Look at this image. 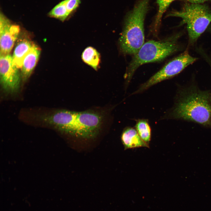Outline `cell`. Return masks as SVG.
I'll return each instance as SVG.
<instances>
[{
  "instance_id": "cell-10",
  "label": "cell",
  "mask_w": 211,
  "mask_h": 211,
  "mask_svg": "<svg viewBox=\"0 0 211 211\" xmlns=\"http://www.w3.org/2000/svg\"><path fill=\"white\" fill-rule=\"evenodd\" d=\"M40 49L34 44L25 57L21 68V78L24 81L30 77L39 58Z\"/></svg>"
},
{
  "instance_id": "cell-4",
  "label": "cell",
  "mask_w": 211,
  "mask_h": 211,
  "mask_svg": "<svg viewBox=\"0 0 211 211\" xmlns=\"http://www.w3.org/2000/svg\"><path fill=\"white\" fill-rule=\"evenodd\" d=\"M181 33L164 40H149L143 45L134 55L125 74L126 84L130 82L137 69L144 64L159 61L178 51L179 49L177 41Z\"/></svg>"
},
{
  "instance_id": "cell-3",
  "label": "cell",
  "mask_w": 211,
  "mask_h": 211,
  "mask_svg": "<svg viewBox=\"0 0 211 211\" xmlns=\"http://www.w3.org/2000/svg\"><path fill=\"white\" fill-rule=\"evenodd\" d=\"M168 117L194 121L211 127V105L209 93L192 90L178 100Z\"/></svg>"
},
{
  "instance_id": "cell-17",
  "label": "cell",
  "mask_w": 211,
  "mask_h": 211,
  "mask_svg": "<svg viewBox=\"0 0 211 211\" xmlns=\"http://www.w3.org/2000/svg\"><path fill=\"white\" fill-rule=\"evenodd\" d=\"M194 4H204V3L211 1V0H180Z\"/></svg>"
},
{
  "instance_id": "cell-6",
  "label": "cell",
  "mask_w": 211,
  "mask_h": 211,
  "mask_svg": "<svg viewBox=\"0 0 211 211\" xmlns=\"http://www.w3.org/2000/svg\"><path fill=\"white\" fill-rule=\"evenodd\" d=\"M197 58L185 51L166 64L160 70L141 84L133 94L141 93L152 86L177 75L188 66L194 63Z\"/></svg>"
},
{
  "instance_id": "cell-2",
  "label": "cell",
  "mask_w": 211,
  "mask_h": 211,
  "mask_svg": "<svg viewBox=\"0 0 211 211\" xmlns=\"http://www.w3.org/2000/svg\"><path fill=\"white\" fill-rule=\"evenodd\" d=\"M150 1L137 0L125 17L119 41L120 50L124 54L134 55L144 43V22Z\"/></svg>"
},
{
  "instance_id": "cell-15",
  "label": "cell",
  "mask_w": 211,
  "mask_h": 211,
  "mask_svg": "<svg viewBox=\"0 0 211 211\" xmlns=\"http://www.w3.org/2000/svg\"><path fill=\"white\" fill-rule=\"evenodd\" d=\"M176 0H156L158 10L154 23V29L157 32L160 25L163 15L171 4Z\"/></svg>"
},
{
  "instance_id": "cell-16",
  "label": "cell",
  "mask_w": 211,
  "mask_h": 211,
  "mask_svg": "<svg viewBox=\"0 0 211 211\" xmlns=\"http://www.w3.org/2000/svg\"><path fill=\"white\" fill-rule=\"evenodd\" d=\"M81 0H66V5L67 10L70 14L78 6Z\"/></svg>"
},
{
  "instance_id": "cell-8",
  "label": "cell",
  "mask_w": 211,
  "mask_h": 211,
  "mask_svg": "<svg viewBox=\"0 0 211 211\" xmlns=\"http://www.w3.org/2000/svg\"><path fill=\"white\" fill-rule=\"evenodd\" d=\"M20 31L19 25L11 24L9 20L1 12L0 55H5L9 54L18 37Z\"/></svg>"
},
{
  "instance_id": "cell-14",
  "label": "cell",
  "mask_w": 211,
  "mask_h": 211,
  "mask_svg": "<svg viewBox=\"0 0 211 211\" xmlns=\"http://www.w3.org/2000/svg\"><path fill=\"white\" fill-rule=\"evenodd\" d=\"M49 16L58 19L62 21H64L70 13L68 12L66 5V0L59 3L56 5L49 12Z\"/></svg>"
},
{
  "instance_id": "cell-13",
  "label": "cell",
  "mask_w": 211,
  "mask_h": 211,
  "mask_svg": "<svg viewBox=\"0 0 211 211\" xmlns=\"http://www.w3.org/2000/svg\"><path fill=\"white\" fill-rule=\"evenodd\" d=\"M135 129L141 138L149 146L152 137L151 129L148 120L141 119L136 122Z\"/></svg>"
},
{
  "instance_id": "cell-12",
  "label": "cell",
  "mask_w": 211,
  "mask_h": 211,
  "mask_svg": "<svg viewBox=\"0 0 211 211\" xmlns=\"http://www.w3.org/2000/svg\"><path fill=\"white\" fill-rule=\"evenodd\" d=\"M83 61L97 70L100 62V56L99 52L91 47H86L83 52L81 55Z\"/></svg>"
},
{
  "instance_id": "cell-5",
  "label": "cell",
  "mask_w": 211,
  "mask_h": 211,
  "mask_svg": "<svg viewBox=\"0 0 211 211\" xmlns=\"http://www.w3.org/2000/svg\"><path fill=\"white\" fill-rule=\"evenodd\" d=\"M167 16L180 18V25L186 24L189 42H195L211 22V7L204 4L186 3L180 10H173Z\"/></svg>"
},
{
  "instance_id": "cell-7",
  "label": "cell",
  "mask_w": 211,
  "mask_h": 211,
  "mask_svg": "<svg viewBox=\"0 0 211 211\" xmlns=\"http://www.w3.org/2000/svg\"><path fill=\"white\" fill-rule=\"evenodd\" d=\"M0 82L6 92L14 94L20 88L21 73L19 69L13 63L12 56L9 54L0 56Z\"/></svg>"
},
{
  "instance_id": "cell-1",
  "label": "cell",
  "mask_w": 211,
  "mask_h": 211,
  "mask_svg": "<svg viewBox=\"0 0 211 211\" xmlns=\"http://www.w3.org/2000/svg\"><path fill=\"white\" fill-rule=\"evenodd\" d=\"M45 122L75 137L91 139L101 130L105 118L104 114L98 110L75 111L57 110L44 117Z\"/></svg>"
},
{
  "instance_id": "cell-9",
  "label": "cell",
  "mask_w": 211,
  "mask_h": 211,
  "mask_svg": "<svg viewBox=\"0 0 211 211\" xmlns=\"http://www.w3.org/2000/svg\"><path fill=\"white\" fill-rule=\"evenodd\" d=\"M121 139L125 150L141 147L149 148L141 138L136 129L131 127H127L124 129Z\"/></svg>"
},
{
  "instance_id": "cell-11",
  "label": "cell",
  "mask_w": 211,
  "mask_h": 211,
  "mask_svg": "<svg viewBox=\"0 0 211 211\" xmlns=\"http://www.w3.org/2000/svg\"><path fill=\"white\" fill-rule=\"evenodd\" d=\"M34 44L30 41L24 39L18 42L12 56L13 64L21 69L24 59Z\"/></svg>"
}]
</instances>
